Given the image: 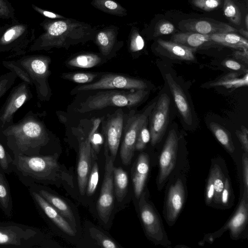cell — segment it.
Instances as JSON below:
<instances>
[{"label": "cell", "mask_w": 248, "mask_h": 248, "mask_svg": "<svg viewBox=\"0 0 248 248\" xmlns=\"http://www.w3.org/2000/svg\"><path fill=\"white\" fill-rule=\"evenodd\" d=\"M43 114L30 110L19 121L0 131V140L15 155H45L51 136L42 120Z\"/></svg>", "instance_id": "6da1fadb"}, {"label": "cell", "mask_w": 248, "mask_h": 248, "mask_svg": "<svg viewBox=\"0 0 248 248\" xmlns=\"http://www.w3.org/2000/svg\"><path fill=\"white\" fill-rule=\"evenodd\" d=\"M40 26L44 32L35 39L29 52L48 51L53 48L68 49L71 46L93 41L97 31L89 24L66 17L46 18Z\"/></svg>", "instance_id": "7a4b0ae2"}, {"label": "cell", "mask_w": 248, "mask_h": 248, "mask_svg": "<svg viewBox=\"0 0 248 248\" xmlns=\"http://www.w3.org/2000/svg\"><path fill=\"white\" fill-rule=\"evenodd\" d=\"M13 158V172L26 186L32 184L57 186L64 184L73 187L72 175L58 161L56 153L33 156L18 155Z\"/></svg>", "instance_id": "3957f363"}, {"label": "cell", "mask_w": 248, "mask_h": 248, "mask_svg": "<svg viewBox=\"0 0 248 248\" xmlns=\"http://www.w3.org/2000/svg\"><path fill=\"white\" fill-rule=\"evenodd\" d=\"M50 58L41 54L24 55L18 59L4 60L2 64L14 72L17 77L30 86H34L41 101L48 100L51 91L48 79L50 75Z\"/></svg>", "instance_id": "277c9868"}, {"label": "cell", "mask_w": 248, "mask_h": 248, "mask_svg": "<svg viewBox=\"0 0 248 248\" xmlns=\"http://www.w3.org/2000/svg\"><path fill=\"white\" fill-rule=\"evenodd\" d=\"M51 240L40 229L14 222H0V246L16 248L51 247Z\"/></svg>", "instance_id": "5b68a950"}, {"label": "cell", "mask_w": 248, "mask_h": 248, "mask_svg": "<svg viewBox=\"0 0 248 248\" xmlns=\"http://www.w3.org/2000/svg\"><path fill=\"white\" fill-rule=\"evenodd\" d=\"M35 32L32 26L16 19L5 25L0 35V53L6 54L7 58L25 55L35 39Z\"/></svg>", "instance_id": "8992f818"}, {"label": "cell", "mask_w": 248, "mask_h": 248, "mask_svg": "<svg viewBox=\"0 0 248 248\" xmlns=\"http://www.w3.org/2000/svg\"><path fill=\"white\" fill-rule=\"evenodd\" d=\"M148 93L145 89L99 92L87 98L80 105L77 111L79 113H85L108 107H134L141 103Z\"/></svg>", "instance_id": "52a82bcc"}, {"label": "cell", "mask_w": 248, "mask_h": 248, "mask_svg": "<svg viewBox=\"0 0 248 248\" xmlns=\"http://www.w3.org/2000/svg\"><path fill=\"white\" fill-rule=\"evenodd\" d=\"M153 102L141 113L129 117L124 128V135L120 149V156L122 163L128 165L131 162L139 132L143 124L148 120L149 116L155 104Z\"/></svg>", "instance_id": "ba28073f"}, {"label": "cell", "mask_w": 248, "mask_h": 248, "mask_svg": "<svg viewBox=\"0 0 248 248\" xmlns=\"http://www.w3.org/2000/svg\"><path fill=\"white\" fill-rule=\"evenodd\" d=\"M147 83L143 80L126 76L107 73L101 75L95 82L77 86L72 90L73 93L83 91L97 90L123 89L137 90L145 89Z\"/></svg>", "instance_id": "9c48e42d"}, {"label": "cell", "mask_w": 248, "mask_h": 248, "mask_svg": "<svg viewBox=\"0 0 248 248\" xmlns=\"http://www.w3.org/2000/svg\"><path fill=\"white\" fill-rule=\"evenodd\" d=\"M104 154L106 159L104 180L96 208L100 219L107 224L114 207V162L107 151H104Z\"/></svg>", "instance_id": "30bf717a"}, {"label": "cell", "mask_w": 248, "mask_h": 248, "mask_svg": "<svg viewBox=\"0 0 248 248\" xmlns=\"http://www.w3.org/2000/svg\"><path fill=\"white\" fill-rule=\"evenodd\" d=\"M32 97L30 86L24 81L12 89L0 109V131L14 123L16 112Z\"/></svg>", "instance_id": "8fae6325"}, {"label": "cell", "mask_w": 248, "mask_h": 248, "mask_svg": "<svg viewBox=\"0 0 248 248\" xmlns=\"http://www.w3.org/2000/svg\"><path fill=\"white\" fill-rule=\"evenodd\" d=\"M140 217L148 237L156 244H165L166 234L157 213L142 192L139 199Z\"/></svg>", "instance_id": "7c38bea8"}, {"label": "cell", "mask_w": 248, "mask_h": 248, "mask_svg": "<svg viewBox=\"0 0 248 248\" xmlns=\"http://www.w3.org/2000/svg\"><path fill=\"white\" fill-rule=\"evenodd\" d=\"M101 121V119H95L93 122L91 130L88 136L85 138L83 136L78 138L79 155L77 166V176L79 190L81 195H84L86 192L87 183L92 168V137L93 133L97 131Z\"/></svg>", "instance_id": "4fadbf2b"}, {"label": "cell", "mask_w": 248, "mask_h": 248, "mask_svg": "<svg viewBox=\"0 0 248 248\" xmlns=\"http://www.w3.org/2000/svg\"><path fill=\"white\" fill-rule=\"evenodd\" d=\"M170 98L166 93L162 94L149 116L151 143L155 146L164 136L169 123Z\"/></svg>", "instance_id": "5bb4252c"}, {"label": "cell", "mask_w": 248, "mask_h": 248, "mask_svg": "<svg viewBox=\"0 0 248 248\" xmlns=\"http://www.w3.org/2000/svg\"><path fill=\"white\" fill-rule=\"evenodd\" d=\"M124 114L117 110L105 122L102 131L105 138L104 149L114 162L120 145L124 126Z\"/></svg>", "instance_id": "9a60e30c"}, {"label": "cell", "mask_w": 248, "mask_h": 248, "mask_svg": "<svg viewBox=\"0 0 248 248\" xmlns=\"http://www.w3.org/2000/svg\"><path fill=\"white\" fill-rule=\"evenodd\" d=\"M178 145V138L174 129L169 131L159 159L158 184H163L175 166Z\"/></svg>", "instance_id": "2e32d148"}, {"label": "cell", "mask_w": 248, "mask_h": 248, "mask_svg": "<svg viewBox=\"0 0 248 248\" xmlns=\"http://www.w3.org/2000/svg\"><path fill=\"white\" fill-rule=\"evenodd\" d=\"M178 27L181 31L202 34L238 32L230 25L211 19H189L180 21Z\"/></svg>", "instance_id": "e0dca14e"}, {"label": "cell", "mask_w": 248, "mask_h": 248, "mask_svg": "<svg viewBox=\"0 0 248 248\" xmlns=\"http://www.w3.org/2000/svg\"><path fill=\"white\" fill-rule=\"evenodd\" d=\"M29 192L37 209L44 217L67 234L75 235L76 229L55 208L34 190L29 188Z\"/></svg>", "instance_id": "ac0fdd59"}, {"label": "cell", "mask_w": 248, "mask_h": 248, "mask_svg": "<svg viewBox=\"0 0 248 248\" xmlns=\"http://www.w3.org/2000/svg\"><path fill=\"white\" fill-rule=\"evenodd\" d=\"M119 30L118 27L111 25L97 31L93 42L105 59L114 55L123 46V41L117 38Z\"/></svg>", "instance_id": "d6986e66"}, {"label": "cell", "mask_w": 248, "mask_h": 248, "mask_svg": "<svg viewBox=\"0 0 248 248\" xmlns=\"http://www.w3.org/2000/svg\"><path fill=\"white\" fill-rule=\"evenodd\" d=\"M29 187L37 192L55 208L76 229V222L74 214L69 205L62 198L52 193L46 187L39 184H32Z\"/></svg>", "instance_id": "ffe728a7"}, {"label": "cell", "mask_w": 248, "mask_h": 248, "mask_svg": "<svg viewBox=\"0 0 248 248\" xmlns=\"http://www.w3.org/2000/svg\"><path fill=\"white\" fill-rule=\"evenodd\" d=\"M166 78L176 107L184 121L188 125L192 124L191 108L186 96L181 87L170 74Z\"/></svg>", "instance_id": "44dd1931"}, {"label": "cell", "mask_w": 248, "mask_h": 248, "mask_svg": "<svg viewBox=\"0 0 248 248\" xmlns=\"http://www.w3.org/2000/svg\"><path fill=\"white\" fill-rule=\"evenodd\" d=\"M149 157L145 153L140 154L133 166L132 180L136 198L139 199L143 192L149 171Z\"/></svg>", "instance_id": "7402d4cb"}, {"label": "cell", "mask_w": 248, "mask_h": 248, "mask_svg": "<svg viewBox=\"0 0 248 248\" xmlns=\"http://www.w3.org/2000/svg\"><path fill=\"white\" fill-rule=\"evenodd\" d=\"M185 200L183 184L180 179L172 185L168 192L167 201V217L169 221H175L183 207Z\"/></svg>", "instance_id": "603a6c76"}, {"label": "cell", "mask_w": 248, "mask_h": 248, "mask_svg": "<svg viewBox=\"0 0 248 248\" xmlns=\"http://www.w3.org/2000/svg\"><path fill=\"white\" fill-rule=\"evenodd\" d=\"M248 218V190L244 189L242 198L237 210L227 224L231 235L237 238L246 226Z\"/></svg>", "instance_id": "cb8c5ba5"}, {"label": "cell", "mask_w": 248, "mask_h": 248, "mask_svg": "<svg viewBox=\"0 0 248 248\" xmlns=\"http://www.w3.org/2000/svg\"><path fill=\"white\" fill-rule=\"evenodd\" d=\"M156 43L161 50L171 57L188 61H193L195 59L194 52L196 49L188 47L171 41L160 39L157 40Z\"/></svg>", "instance_id": "d4e9b609"}, {"label": "cell", "mask_w": 248, "mask_h": 248, "mask_svg": "<svg viewBox=\"0 0 248 248\" xmlns=\"http://www.w3.org/2000/svg\"><path fill=\"white\" fill-rule=\"evenodd\" d=\"M170 41L196 49L212 45H217L211 41L209 34H202L194 32L175 33L171 36Z\"/></svg>", "instance_id": "484cf974"}, {"label": "cell", "mask_w": 248, "mask_h": 248, "mask_svg": "<svg viewBox=\"0 0 248 248\" xmlns=\"http://www.w3.org/2000/svg\"><path fill=\"white\" fill-rule=\"evenodd\" d=\"M210 39L217 45L239 50H248V40L234 32L209 34Z\"/></svg>", "instance_id": "4316f807"}, {"label": "cell", "mask_w": 248, "mask_h": 248, "mask_svg": "<svg viewBox=\"0 0 248 248\" xmlns=\"http://www.w3.org/2000/svg\"><path fill=\"white\" fill-rule=\"evenodd\" d=\"M104 59L100 53L83 52L69 59L66 64L73 68H91L100 64Z\"/></svg>", "instance_id": "83f0119b"}, {"label": "cell", "mask_w": 248, "mask_h": 248, "mask_svg": "<svg viewBox=\"0 0 248 248\" xmlns=\"http://www.w3.org/2000/svg\"><path fill=\"white\" fill-rule=\"evenodd\" d=\"M0 208L9 218L13 214V201L8 182L5 173L0 169Z\"/></svg>", "instance_id": "f1b7e54d"}, {"label": "cell", "mask_w": 248, "mask_h": 248, "mask_svg": "<svg viewBox=\"0 0 248 248\" xmlns=\"http://www.w3.org/2000/svg\"><path fill=\"white\" fill-rule=\"evenodd\" d=\"M128 185V177L126 172L122 168L114 166V191L118 202L123 201L127 192Z\"/></svg>", "instance_id": "f546056e"}, {"label": "cell", "mask_w": 248, "mask_h": 248, "mask_svg": "<svg viewBox=\"0 0 248 248\" xmlns=\"http://www.w3.org/2000/svg\"><path fill=\"white\" fill-rule=\"evenodd\" d=\"M91 4L104 13L120 17L127 15V10L114 0H92Z\"/></svg>", "instance_id": "4dcf8cb0"}, {"label": "cell", "mask_w": 248, "mask_h": 248, "mask_svg": "<svg viewBox=\"0 0 248 248\" xmlns=\"http://www.w3.org/2000/svg\"><path fill=\"white\" fill-rule=\"evenodd\" d=\"M248 74L247 72L242 78L235 73H231L210 84V87L223 86L226 88H237L247 86Z\"/></svg>", "instance_id": "1f68e13d"}, {"label": "cell", "mask_w": 248, "mask_h": 248, "mask_svg": "<svg viewBox=\"0 0 248 248\" xmlns=\"http://www.w3.org/2000/svg\"><path fill=\"white\" fill-rule=\"evenodd\" d=\"M209 128L222 145L230 153H233L235 148L229 131L215 122L209 124Z\"/></svg>", "instance_id": "d6a6232c"}, {"label": "cell", "mask_w": 248, "mask_h": 248, "mask_svg": "<svg viewBox=\"0 0 248 248\" xmlns=\"http://www.w3.org/2000/svg\"><path fill=\"white\" fill-rule=\"evenodd\" d=\"M213 178L214 187V200L217 203H220V197L224 188L225 178L224 174L218 165H215L210 173Z\"/></svg>", "instance_id": "836d02e7"}, {"label": "cell", "mask_w": 248, "mask_h": 248, "mask_svg": "<svg viewBox=\"0 0 248 248\" xmlns=\"http://www.w3.org/2000/svg\"><path fill=\"white\" fill-rule=\"evenodd\" d=\"M129 51L132 54L141 51L145 46V41L141 35L139 29L133 26L131 27L127 41Z\"/></svg>", "instance_id": "e575fe53"}, {"label": "cell", "mask_w": 248, "mask_h": 248, "mask_svg": "<svg viewBox=\"0 0 248 248\" xmlns=\"http://www.w3.org/2000/svg\"><path fill=\"white\" fill-rule=\"evenodd\" d=\"M102 73L74 72L62 75V78L79 84H89L100 76Z\"/></svg>", "instance_id": "d590c367"}, {"label": "cell", "mask_w": 248, "mask_h": 248, "mask_svg": "<svg viewBox=\"0 0 248 248\" xmlns=\"http://www.w3.org/2000/svg\"><path fill=\"white\" fill-rule=\"evenodd\" d=\"M223 12L225 17L232 23L236 25L241 24V13L233 0H224Z\"/></svg>", "instance_id": "8d00e7d4"}, {"label": "cell", "mask_w": 248, "mask_h": 248, "mask_svg": "<svg viewBox=\"0 0 248 248\" xmlns=\"http://www.w3.org/2000/svg\"><path fill=\"white\" fill-rule=\"evenodd\" d=\"M92 237L102 247L105 248H117L118 244L111 238L107 236L101 231L95 228L90 229Z\"/></svg>", "instance_id": "74e56055"}, {"label": "cell", "mask_w": 248, "mask_h": 248, "mask_svg": "<svg viewBox=\"0 0 248 248\" xmlns=\"http://www.w3.org/2000/svg\"><path fill=\"white\" fill-rule=\"evenodd\" d=\"M99 180V168L97 162L94 161L88 177L86 192L88 196H92L95 192Z\"/></svg>", "instance_id": "f35d334b"}, {"label": "cell", "mask_w": 248, "mask_h": 248, "mask_svg": "<svg viewBox=\"0 0 248 248\" xmlns=\"http://www.w3.org/2000/svg\"><path fill=\"white\" fill-rule=\"evenodd\" d=\"M13 158L0 140V169L6 174L13 172Z\"/></svg>", "instance_id": "ab89813d"}, {"label": "cell", "mask_w": 248, "mask_h": 248, "mask_svg": "<svg viewBox=\"0 0 248 248\" xmlns=\"http://www.w3.org/2000/svg\"><path fill=\"white\" fill-rule=\"evenodd\" d=\"M16 78V74L11 71L0 76V99L12 87Z\"/></svg>", "instance_id": "60d3db41"}, {"label": "cell", "mask_w": 248, "mask_h": 248, "mask_svg": "<svg viewBox=\"0 0 248 248\" xmlns=\"http://www.w3.org/2000/svg\"><path fill=\"white\" fill-rule=\"evenodd\" d=\"M148 121L143 124L140 130L135 144V150H143L150 140V133L147 126Z\"/></svg>", "instance_id": "b9f144b4"}, {"label": "cell", "mask_w": 248, "mask_h": 248, "mask_svg": "<svg viewBox=\"0 0 248 248\" xmlns=\"http://www.w3.org/2000/svg\"><path fill=\"white\" fill-rule=\"evenodd\" d=\"M223 0H192L191 3L195 7L204 11L210 12L218 9Z\"/></svg>", "instance_id": "7bdbcfd3"}, {"label": "cell", "mask_w": 248, "mask_h": 248, "mask_svg": "<svg viewBox=\"0 0 248 248\" xmlns=\"http://www.w3.org/2000/svg\"><path fill=\"white\" fill-rule=\"evenodd\" d=\"M15 10L8 0H0V20L16 19Z\"/></svg>", "instance_id": "ee69618b"}, {"label": "cell", "mask_w": 248, "mask_h": 248, "mask_svg": "<svg viewBox=\"0 0 248 248\" xmlns=\"http://www.w3.org/2000/svg\"><path fill=\"white\" fill-rule=\"evenodd\" d=\"M175 31V27L171 22L167 20H161L155 26L153 35L157 37L168 35L172 33Z\"/></svg>", "instance_id": "f6af8a7d"}, {"label": "cell", "mask_w": 248, "mask_h": 248, "mask_svg": "<svg viewBox=\"0 0 248 248\" xmlns=\"http://www.w3.org/2000/svg\"><path fill=\"white\" fill-rule=\"evenodd\" d=\"M31 7L35 11H36L42 16L46 17V18L50 19H57L65 18V16L61 15L53 12L52 11L43 9L37 6L36 5L33 4H31Z\"/></svg>", "instance_id": "bcb514c9"}, {"label": "cell", "mask_w": 248, "mask_h": 248, "mask_svg": "<svg viewBox=\"0 0 248 248\" xmlns=\"http://www.w3.org/2000/svg\"><path fill=\"white\" fill-rule=\"evenodd\" d=\"M236 135L239 139L245 152L248 153V130L244 126H242L241 130L235 132Z\"/></svg>", "instance_id": "7dc6e473"}, {"label": "cell", "mask_w": 248, "mask_h": 248, "mask_svg": "<svg viewBox=\"0 0 248 248\" xmlns=\"http://www.w3.org/2000/svg\"><path fill=\"white\" fill-rule=\"evenodd\" d=\"M214 187L212 175L210 173L208 179L205 193V202L207 204H209L212 201L214 196Z\"/></svg>", "instance_id": "c3c4849f"}, {"label": "cell", "mask_w": 248, "mask_h": 248, "mask_svg": "<svg viewBox=\"0 0 248 248\" xmlns=\"http://www.w3.org/2000/svg\"><path fill=\"white\" fill-rule=\"evenodd\" d=\"M242 173L244 189L248 190V153L245 152L242 155Z\"/></svg>", "instance_id": "681fc988"}, {"label": "cell", "mask_w": 248, "mask_h": 248, "mask_svg": "<svg viewBox=\"0 0 248 248\" xmlns=\"http://www.w3.org/2000/svg\"><path fill=\"white\" fill-rule=\"evenodd\" d=\"M230 192V186L229 180L226 178L224 182L223 189L222 191L220 197V203L226 204L229 199Z\"/></svg>", "instance_id": "f907efd6"}, {"label": "cell", "mask_w": 248, "mask_h": 248, "mask_svg": "<svg viewBox=\"0 0 248 248\" xmlns=\"http://www.w3.org/2000/svg\"><path fill=\"white\" fill-rule=\"evenodd\" d=\"M224 65L229 69L238 71L244 69V67L236 61L232 60H227L224 62Z\"/></svg>", "instance_id": "816d5d0a"}, {"label": "cell", "mask_w": 248, "mask_h": 248, "mask_svg": "<svg viewBox=\"0 0 248 248\" xmlns=\"http://www.w3.org/2000/svg\"><path fill=\"white\" fill-rule=\"evenodd\" d=\"M234 57L236 59L248 63V50H240L234 52Z\"/></svg>", "instance_id": "f5cc1de1"}, {"label": "cell", "mask_w": 248, "mask_h": 248, "mask_svg": "<svg viewBox=\"0 0 248 248\" xmlns=\"http://www.w3.org/2000/svg\"><path fill=\"white\" fill-rule=\"evenodd\" d=\"M238 32H239L241 34L244 36L246 39H247V38H248V32L247 30L246 31L243 29H241L239 30H238Z\"/></svg>", "instance_id": "db71d44e"}, {"label": "cell", "mask_w": 248, "mask_h": 248, "mask_svg": "<svg viewBox=\"0 0 248 248\" xmlns=\"http://www.w3.org/2000/svg\"><path fill=\"white\" fill-rule=\"evenodd\" d=\"M245 22L246 29H247V30H248V15H247L246 16Z\"/></svg>", "instance_id": "11a10c76"}, {"label": "cell", "mask_w": 248, "mask_h": 248, "mask_svg": "<svg viewBox=\"0 0 248 248\" xmlns=\"http://www.w3.org/2000/svg\"><path fill=\"white\" fill-rule=\"evenodd\" d=\"M5 28L4 26H0V35Z\"/></svg>", "instance_id": "9f6ffc18"}]
</instances>
